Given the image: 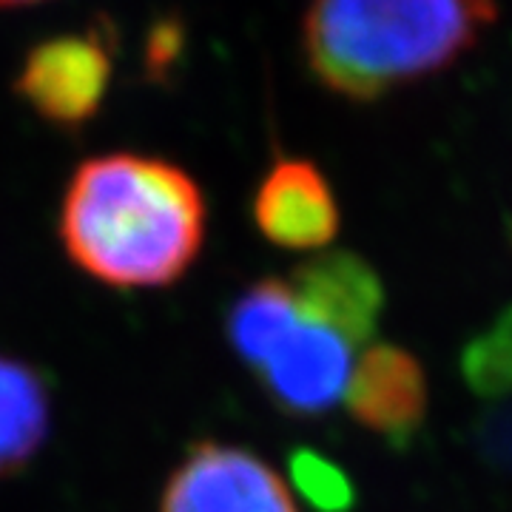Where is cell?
<instances>
[{
  "mask_svg": "<svg viewBox=\"0 0 512 512\" xmlns=\"http://www.w3.org/2000/svg\"><path fill=\"white\" fill-rule=\"evenodd\" d=\"M60 239L80 271L111 288H165L205 239L200 185L180 165L103 154L77 165L60 208Z\"/></svg>",
  "mask_w": 512,
  "mask_h": 512,
  "instance_id": "1",
  "label": "cell"
},
{
  "mask_svg": "<svg viewBox=\"0 0 512 512\" xmlns=\"http://www.w3.org/2000/svg\"><path fill=\"white\" fill-rule=\"evenodd\" d=\"M288 473L296 493L316 512H348L356 501V490L348 473L311 447L293 450L288 456Z\"/></svg>",
  "mask_w": 512,
  "mask_h": 512,
  "instance_id": "11",
  "label": "cell"
},
{
  "mask_svg": "<svg viewBox=\"0 0 512 512\" xmlns=\"http://www.w3.org/2000/svg\"><path fill=\"white\" fill-rule=\"evenodd\" d=\"M495 18V0H311L302 49L325 89L376 100L453 66Z\"/></svg>",
  "mask_w": 512,
  "mask_h": 512,
  "instance_id": "2",
  "label": "cell"
},
{
  "mask_svg": "<svg viewBox=\"0 0 512 512\" xmlns=\"http://www.w3.org/2000/svg\"><path fill=\"white\" fill-rule=\"evenodd\" d=\"M160 512H296V504L282 476L256 453L200 441L168 478Z\"/></svg>",
  "mask_w": 512,
  "mask_h": 512,
  "instance_id": "3",
  "label": "cell"
},
{
  "mask_svg": "<svg viewBox=\"0 0 512 512\" xmlns=\"http://www.w3.org/2000/svg\"><path fill=\"white\" fill-rule=\"evenodd\" d=\"M262 237L288 251H316L339 234V205L325 174L308 160H276L254 197Z\"/></svg>",
  "mask_w": 512,
  "mask_h": 512,
  "instance_id": "7",
  "label": "cell"
},
{
  "mask_svg": "<svg viewBox=\"0 0 512 512\" xmlns=\"http://www.w3.org/2000/svg\"><path fill=\"white\" fill-rule=\"evenodd\" d=\"M348 410L370 433L407 444L427 419V376L421 362L399 345H370L353 367Z\"/></svg>",
  "mask_w": 512,
  "mask_h": 512,
  "instance_id": "6",
  "label": "cell"
},
{
  "mask_svg": "<svg viewBox=\"0 0 512 512\" xmlns=\"http://www.w3.org/2000/svg\"><path fill=\"white\" fill-rule=\"evenodd\" d=\"M353 353L356 345L348 336L299 311V322L256 376L276 407L299 419H313L348 393L356 367Z\"/></svg>",
  "mask_w": 512,
  "mask_h": 512,
  "instance_id": "5",
  "label": "cell"
},
{
  "mask_svg": "<svg viewBox=\"0 0 512 512\" xmlns=\"http://www.w3.org/2000/svg\"><path fill=\"white\" fill-rule=\"evenodd\" d=\"M299 322V305L291 282L259 279L239 296L228 316V339L251 370L265 365Z\"/></svg>",
  "mask_w": 512,
  "mask_h": 512,
  "instance_id": "10",
  "label": "cell"
},
{
  "mask_svg": "<svg viewBox=\"0 0 512 512\" xmlns=\"http://www.w3.org/2000/svg\"><path fill=\"white\" fill-rule=\"evenodd\" d=\"M464 376L481 396L512 393V311L498 316L464 353Z\"/></svg>",
  "mask_w": 512,
  "mask_h": 512,
  "instance_id": "12",
  "label": "cell"
},
{
  "mask_svg": "<svg viewBox=\"0 0 512 512\" xmlns=\"http://www.w3.org/2000/svg\"><path fill=\"white\" fill-rule=\"evenodd\" d=\"M26 3H37V0H0V6H26Z\"/></svg>",
  "mask_w": 512,
  "mask_h": 512,
  "instance_id": "14",
  "label": "cell"
},
{
  "mask_svg": "<svg viewBox=\"0 0 512 512\" xmlns=\"http://www.w3.org/2000/svg\"><path fill=\"white\" fill-rule=\"evenodd\" d=\"M299 311L339 330L359 348L373 339L384 311V285L373 265L350 251H330L291 274Z\"/></svg>",
  "mask_w": 512,
  "mask_h": 512,
  "instance_id": "8",
  "label": "cell"
},
{
  "mask_svg": "<svg viewBox=\"0 0 512 512\" xmlns=\"http://www.w3.org/2000/svg\"><path fill=\"white\" fill-rule=\"evenodd\" d=\"M52 424V396L43 373L23 359L0 353V478L20 473Z\"/></svg>",
  "mask_w": 512,
  "mask_h": 512,
  "instance_id": "9",
  "label": "cell"
},
{
  "mask_svg": "<svg viewBox=\"0 0 512 512\" xmlns=\"http://www.w3.org/2000/svg\"><path fill=\"white\" fill-rule=\"evenodd\" d=\"M183 32L174 23H160L151 32V43H148V69L154 77H165L168 69L177 63L180 55V43H183Z\"/></svg>",
  "mask_w": 512,
  "mask_h": 512,
  "instance_id": "13",
  "label": "cell"
},
{
  "mask_svg": "<svg viewBox=\"0 0 512 512\" xmlns=\"http://www.w3.org/2000/svg\"><path fill=\"white\" fill-rule=\"evenodd\" d=\"M111 83V52L94 32L37 43L20 66L15 92L49 126L77 131L100 111Z\"/></svg>",
  "mask_w": 512,
  "mask_h": 512,
  "instance_id": "4",
  "label": "cell"
}]
</instances>
